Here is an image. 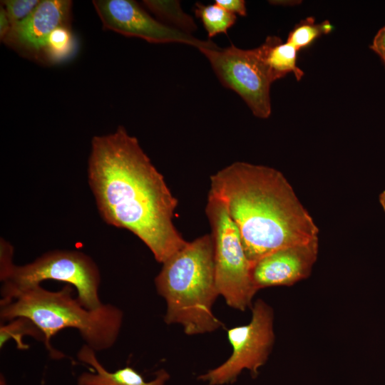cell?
<instances>
[{"instance_id":"cell-10","label":"cell","mask_w":385,"mask_h":385,"mask_svg":"<svg viewBox=\"0 0 385 385\" xmlns=\"http://www.w3.org/2000/svg\"><path fill=\"white\" fill-rule=\"evenodd\" d=\"M72 1L42 0L24 20L12 24L2 41L19 54L42 63L50 34L57 28L71 26Z\"/></svg>"},{"instance_id":"cell-7","label":"cell","mask_w":385,"mask_h":385,"mask_svg":"<svg viewBox=\"0 0 385 385\" xmlns=\"http://www.w3.org/2000/svg\"><path fill=\"white\" fill-rule=\"evenodd\" d=\"M200 51L220 83L238 94L255 116L267 118L270 115V91L274 81L258 47L242 49L231 44L220 48L215 43Z\"/></svg>"},{"instance_id":"cell-16","label":"cell","mask_w":385,"mask_h":385,"mask_svg":"<svg viewBox=\"0 0 385 385\" xmlns=\"http://www.w3.org/2000/svg\"><path fill=\"white\" fill-rule=\"evenodd\" d=\"M194 12L207 31L209 38L227 31L236 22L237 16L215 3L205 5L196 3Z\"/></svg>"},{"instance_id":"cell-18","label":"cell","mask_w":385,"mask_h":385,"mask_svg":"<svg viewBox=\"0 0 385 385\" xmlns=\"http://www.w3.org/2000/svg\"><path fill=\"white\" fill-rule=\"evenodd\" d=\"M332 29V26L329 21L316 24L313 17H308L289 33L287 42L299 51L311 45L322 35L329 34Z\"/></svg>"},{"instance_id":"cell-13","label":"cell","mask_w":385,"mask_h":385,"mask_svg":"<svg viewBox=\"0 0 385 385\" xmlns=\"http://www.w3.org/2000/svg\"><path fill=\"white\" fill-rule=\"evenodd\" d=\"M258 48L274 81L289 73L297 81L303 77L304 72L297 64L298 51L288 42L283 43L278 36H267Z\"/></svg>"},{"instance_id":"cell-17","label":"cell","mask_w":385,"mask_h":385,"mask_svg":"<svg viewBox=\"0 0 385 385\" xmlns=\"http://www.w3.org/2000/svg\"><path fill=\"white\" fill-rule=\"evenodd\" d=\"M29 335L34 339L45 342L44 336L38 327L26 317H16L6 324H1L0 327V346L1 349L8 342L13 339L19 349H26L29 345L23 342V337Z\"/></svg>"},{"instance_id":"cell-1","label":"cell","mask_w":385,"mask_h":385,"mask_svg":"<svg viewBox=\"0 0 385 385\" xmlns=\"http://www.w3.org/2000/svg\"><path fill=\"white\" fill-rule=\"evenodd\" d=\"M88 180L102 219L133 233L157 262L163 264L188 243L173 221L178 200L124 127L93 138Z\"/></svg>"},{"instance_id":"cell-11","label":"cell","mask_w":385,"mask_h":385,"mask_svg":"<svg viewBox=\"0 0 385 385\" xmlns=\"http://www.w3.org/2000/svg\"><path fill=\"white\" fill-rule=\"evenodd\" d=\"M319 252V239L287 247L253 264L252 279L257 290L275 286H292L307 278Z\"/></svg>"},{"instance_id":"cell-24","label":"cell","mask_w":385,"mask_h":385,"mask_svg":"<svg viewBox=\"0 0 385 385\" xmlns=\"http://www.w3.org/2000/svg\"><path fill=\"white\" fill-rule=\"evenodd\" d=\"M0 385H7V384L6 383L5 379L4 376L2 375H1V377H0Z\"/></svg>"},{"instance_id":"cell-21","label":"cell","mask_w":385,"mask_h":385,"mask_svg":"<svg viewBox=\"0 0 385 385\" xmlns=\"http://www.w3.org/2000/svg\"><path fill=\"white\" fill-rule=\"evenodd\" d=\"M370 48L380 57L385 66V26L381 28L374 37Z\"/></svg>"},{"instance_id":"cell-22","label":"cell","mask_w":385,"mask_h":385,"mask_svg":"<svg viewBox=\"0 0 385 385\" xmlns=\"http://www.w3.org/2000/svg\"><path fill=\"white\" fill-rule=\"evenodd\" d=\"M11 28V23L7 16V14L3 6L0 9V37L1 40L7 36Z\"/></svg>"},{"instance_id":"cell-2","label":"cell","mask_w":385,"mask_h":385,"mask_svg":"<svg viewBox=\"0 0 385 385\" xmlns=\"http://www.w3.org/2000/svg\"><path fill=\"white\" fill-rule=\"evenodd\" d=\"M226 205L250 262L319 239V229L278 170L235 162L210 176V189Z\"/></svg>"},{"instance_id":"cell-8","label":"cell","mask_w":385,"mask_h":385,"mask_svg":"<svg viewBox=\"0 0 385 385\" xmlns=\"http://www.w3.org/2000/svg\"><path fill=\"white\" fill-rule=\"evenodd\" d=\"M252 318L245 325L227 330L232 346L230 356L221 365L201 375L198 379L210 385L233 383L243 369L257 376L258 369L265 364L274 342L272 308L262 299L252 306Z\"/></svg>"},{"instance_id":"cell-6","label":"cell","mask_w":385,"mask_h":385,"mask_svg":"<svg viewBox=\"0 0 385 385\" xmlns=\"http://www.w3.org/2000/svg\"><path fill=\"white\" fill-rule=\"evenodd\" d=\"M50 279L73 286L81 303L89 309L103 304L98 294L99 269L90 256L78 250H55L24 265L11 263L0 271L1 292L22 289Z\"/></svg>"},{"instance_id":"cell-14","label":"cell","mask_w":385,"mask_h":385,"mask_svg":"<svg viewBox=\"0 0 385 385\" xmlns=\"http://www.w3.org/2000/svg\"><path fill=\"white\" fill-rule=\"evenodd\" d=\"M143 4L167 26L188 34L197 29L194 19L183 11L179 1L145 0Z\"/></svg>"},{"instance_id":"cell-20","label":"cell","mask_w":385,"mask_h":385,"mask_svg":"<svg viewBox=\"0 0 385 385\" xmlns=\"http://www.w3.org/2000/svg\"><path fill=\"white\" fill-rule=\"evenodd\" d=\"M215 3L223 7L230 13L245 16L247 15L245 1L242 0H216Z\"/></svg>"},{"instance_id":"cell-12","label":"cell","mask_w":385,"mask_h":385,"mask_svg":"<svg viewBox=\"0 0 385 385\" xmlns=\"http://www.w3.org/2000/svg\"><path fill=\"white\" fill-rule=\"evenodd\" d=\"M78 359L90 365L93 372H83L77 379L78 385H165L170 375L160 369L153 380L146 381L135 369L126 366L113 372L106 370L98 361L96 351L83 344L77 353Z\"/></svg>"},{"instance_id":"cell-23","label":"cell","mask_w":385,"mask_h":385,"mask_svg":"<svg viewBox=\"0 0 385 385\" xmlns=\"http://www.w3.org/2000/svg\"><path fill=\"white\" fill-rule=\"evenodd\" d=\"M379 202L383 211L385 212V190L379 194Z\"/></svg>"},{"instance_id":"cell-15","label":"cell","mask_w":385,"mask_h":385,"mask_svg":"<svg viewBox=\"0 0 385 385\" xmlns=\"http://www.w3.org/2000/svg\"><path fill=\"white\" fill-rule=\"evenodd\" d=\"M76 51V41L71 26L55 29L49 36L43 55L42 63H58L70 58Z\"/></svg>"},{"instance_id":"cell-5","label":"cell","mask_w":385,"mask_h":385,"mask_svg":"<svg viewBox=\"0 0 385 385\" xmlns=\"http://www.w3.org/2000/svg\"><path fill=\"white\" fill-rule=\"evenodd\" d=\"M205 213L211 227L219 294L229 307L245 311L252 307L258 290L252 282V265L247 257L240 232L224 201L210 191Z\"/></svg>"},{"instance_id":"cell-4","label":"cell","mask_w":385,"mask_h":385,"mask_svg":"<svg viewBox=\"0 0 385 385\" xmlns=\"http://www.w3.org/2000/svg\"><path fill=\"white\" fill-rule=\"evenodd\" d=\"M155 284L166 302V324L182 325L188 335L208 333L223 327L212 310L220 294L211 234L188 242L165 261Z\"/></svg>"},{"instance_id":"cell-9","label":"cell","mask_w":385,"mask_h":385,"mask_svg":"<svg viewBox=\"0 0 385 385\" xmlns=\"http://www.w3.org/2000/svg\"><path fill=\"white\" fill-rule=\"evenodd\" d=\"M93 4L104 29L126 36L140 38L153 43H184L199 50L215 44L155 19L135 1L94 0Z\"/></svg>"},{"instance_id":"cell-3","label":"cell","mask_w":385,"mask_h":385,"mask_svg":"<svg viewBox=\"0 0 385 385\" xmlns=\"http://www.w3.org/2000/svg\"><path fill=\"white\" fill-rule=\"evenodd\" d=\"M1 322L20 317L31 320L43 334L44 344L55 359L64 356L51 345V338L58 332L66 328L78 330L86 344L98 351L113 346L123 324V313L118 307L103 304L89 309L73 297V288L68 284L58 291L38 284L1 292Z\"/></svg>"},{"instance_id":"cell-19","label":"cell","mask_w":385,"mask_h":385,"mask_svg":"<svg viewBox=\"0 0 385 385\" xmlns=\"http://www.w3.org/2000/svg\"><path fill=\"white\" fill-rule=\"evenodd\" d=\"M40 1V0H5L1 2L12 26L30 15Z\"/></svg>"}]
</instances>
